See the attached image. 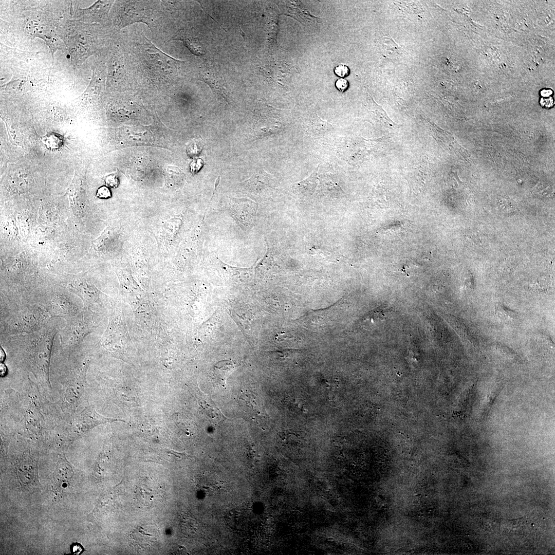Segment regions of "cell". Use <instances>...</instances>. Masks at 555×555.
I'll return each instance as SVG.
<instances>
[{
    "label": "cell",
    "mask_w": 555,
    "mask_h": 555,
    "mask_svg": "<svg viewBox=\"0 0 555 555\" xmlns=\"http://www.w3.org/2000/svg\"><path fill=\"white\" fill-rule=\"evenodd\" d=\"M124 58L130 75L134 76L132 81L160 84L176 81L181 62L164 53L144 35H138L127 44Z\"/></svg>",
    "instance_id": "6da1fadb"
},
{
    "label": "cell",
    "mask_w": 555,
    "mask_h": 555,
    "mask_svg": "<svg viewBox=\"0 0 555 555\" xmlns=\"http://www.w3.org/2000/svg\"><path fill=\"white\" fill-rule=\"evenodd\" d=\"M1 304V337L29 334L40 330L52 318L39 304L23 300Z\"/></svg>",
    "instance_id": "7a4b0ae2"
},
{
    "label": "cell",
    "mask_w": 555,
    "mask_h": 555,
    "mask_svg": "<svg viewBox=\"0 0 555 555\" xmlns=\"http://www.w3.org/2000/svg\"><path fill=\"white\" fill-rule=\"evenodd\" d=\"M160 9L158 1H117L114 5V22L120 29L136 23H144L152 29Z\"/></svg>",
    "instance_id": "3957f363"
},
{
    "label": "cell",
    "mask_w": 555,
    "mask_h": 555,
    "mask_svg": "<svg viewBox=\"0 0 555 555\" xmlns=\"http://www.w3.org/2000/svg\"><path fill=\"white\" fill-rule=\"evenodd\" d=\"M88 308L83 307L75 315L66 318L65 325L59 332L61 347L71 350L82 342L93 327Z\"/></svg>",
    "instance_id": "277c9868"
},
{
    "label": "cell",
    "mask_w": 555,
    "mask_h": 555,
    "mask_svg": "<svg viewBox=\"0 0 555 555\" xmlns=\"http://www.w3.org/2000/svg\"><path fill=\"white\" fill-rule=\"evenodd\" d=\"M35 303L46 309L52 318H66L76 314L83 308L76 300L68 293L52 292Z\"/></svg>",
    "instance_id": "5b68a950"
},
{
    "label": "cell",
    "mask_w": 555,
    "mask_h": 555,
    "mask_svg": "<svg viewBox=\"0 0 555 555\" xmlns=\"http://www.w3.org/2000/svg\"><path fill=\"white\" fill-rule=\"evenodd\" d=\"M71 35L66 43L73 60L76 63L84 61L98 49L99 43L96 36L88 31Z\"/></svg>",
    "instance_id": "8992f818"
},
{
    "label": "cell",
    "mask_w": 555,
    "mask_h": 555,
    "mask_svg": "<svg viewBox=\"0 0 555 555\" xmlns=\"http://www.w3.org/2000/svg\"><path fill=\"white\" fill-rule=\"evenodd\" d=\"M61 284L73 294L82 301L84 307L87 308L97 297V293L92 286L84 278L79 275H64Z\"/></svg>",
    "instance_id": "52a82bcc"
},
{
    "label": "cell",
    "mask_w": 555,
    "mask_h": 555,
    "mask_svg": "<svg viewBox=\"0 0 555 555\" xmlns=\"http://www.w3.org/2000/svg\"><path fill=\"white\" fill-rule=\"evenodd\" d=\"M108 78V81L125 83L132 81L124 57L122 55V53L119 51L115 52L109 61Z\"/></svg>",
    "instance_id": "ba28073f"
},
{
    "label": "cell",
    "mask_w": 555,
    "mask_h": 555,
    "mask_svg": "<svg viewBox=\"0 0 555 555\" xmlns=\"http://www.w3.org/2000/svg\"><path fill=\"white\" fill-rule=\"evenodd\" d=\"M73 474L72 469L68 464H59L52 478V489L55 493L60 494L68 491Z\"/></svg>",
    "instance_id": "9c48e42d"
},
{
    "label": "cell",
    "mask_w": 555,
    "mask_h": 555,
    "mask_svg": "<svg viewBox=\"0 0 555 555\" xmlns=\"http://www.w3.org/2000/svg\"><path fill=\"white\" fill-rule=\"evenodd\" d=\"M114 4L113 1H98L90 7L84 9L83 12L86 21L89 22H100L107 16L109 11Z\"/></svg>",
    "instance_id": "30bf717a"
},
{
    "label": "cell",
    "mask_w": 555,
    "mask_h": 555,
    "mask_svg": "<svg viewBox=\"0 0 555 555\" xmlns=\"http://www.w3.org/2000/svg\"><path fill=\"white\" fill-rule=\"evenodd\" d=\"M231 208L244 224H245L246 216L251 225L253 223L255 212V203L254 201L243 198H233L231 200Z\"/></svg>",
    "instance_id": "8fae6325"
},
{
    "label": "cell",
    "mask_w": 555,
    "mask_h": 555,
    "mask_svg": "<svg viewBox=\"0 0 555 555\" xmlns=\"http://www.w3.org/2000/svg\"><path fill=\"white\" fill-rule=\"evenodd\" d=\"M318 180L319 189L321 194L334 197L342 196V190L335 175L331 173H322L320 174Z\"/></svg>",
    "instance_id": "7c38bea8"
},
{
    "label": "cell",
    "mask_w": 555,
    "mask_h": 555,
    "mask_svg": "<svg viewBox=\"0 0 555 555\" xmlns=\"http://www.w3.org/2000/svg\"><path fill=\"white\" fill-rule=\"evenodd\" d=\"M131 536L138 545L146 547L155 543L158 536V530L155 526H141L134 530Z\"/></svg>",
    "instance_id": "4fadbf2b"
},
{
    "label": "cell",
    "mask_w": 555,
    "mask_h": 555,
    "mask_svg": "<svg viewBox=\"0 0 555 555\" xmlns=\"http://www.w3.org/2000/svg\"><path fill=\"white\" fill-rule=\"evenodd\" d=\"M172 40L182 41L191 52L196 55H201L204 54L202 44L199 39L191 30L180 29L169 41Z\"/></svg>",
    "instance_id": "5bb4252c"
},
{
    "label": "cell",
    "mask_w": 555,
    "mask_h": 555,
    "mask_svg": "<svg viewBox=\"0 0 555 555\" xmlns=\"http://www.w3.org/2000/svg\"><path fill=\"white\" fill-rule=\"evenodd\" d=\"M308 130L317 136H322L333 130L332 124L323 120L317 114L310 117L308 120Z\"/></svg>",
    "instance_id": "9a60e30c"
},
{
    "label": "cell",
    "mask_w": 555,
    "mask_h": 555,
    "mask_svg": "<svg viewBox=\"0 0 555 555\" xmlns=\"http://www.w3.org/2000/svg\"><path fill=\"white\" fill-rule=\"evenodd\" d=\"M199 79L208 84L214 91L222 96L223 98H227L221 79L218 73L212 70H206L199 73Z\"/></svg>",
    "instance_id": "2e32d148"
},
{
    "label": "cell",
    "mask_w": 555,
    "mask_h": 555,
    "mask_svg": "<svg viewBox=\"0 0 555 555\" xmlns=\"http://www.w3.org/2000/svg\"><path fill=\"white\" fill-rule=\"evenodd\" d=\"M319 166L306 178L295 183V189L301 194L309 195L312 194L318 185V172Z\"/></svg>",
    "instance_id": "e0dca14e"
},
{
    "label": "cell",
    "mask_w": 555,
    "mask_h": 555,
    "mask_svg": "<svg viewBox=\"0 0 555 555\" xmlns=\"http://www.w3.org/2000/svg\"><path fill=\"white\" fill-rule=\"evenodd\" d=\"M267 173H257L244 182L245 185L250 190L258 192L267 187L269 183Z\"/></svg>",
    "instance_id": "ac0fdd59"
},
{
    "label": "cell",
    "mask_w": 555,
    "mask_h": 555,
    "mask_svg": "<svg viewBox=\"0 0 555 555\" xmlns=\"http://www.w3.org/2000/svg\"><path fill=\"white\" fill-rule=\"evenodd\" d=\"M233 365L230 361H223L218 362L215 366V374L220 383L224 386L228 375L232 371Z\"/></svg>",
    "instance_id": "d6986e66"
},
{
    "label": "cell",
    "mask_w": 555,
    "mask_h": 555,
    "mask_svg": "<svg viewBox=\"0 0 555 555\" xmlns=\"http://www.w3.org/2000/svg\"><path fill=\"white\" fill-rule=\"evenodd\" d=\"M182 531L188 536H193L197 533L199 529L197 521L191 518L184 519L181 524Z\"/></svg>",
    "instance_id": "ffe728a7"
},
{
    "label": "cell",
    "mask_w": 555,
    "mask_h": 555,
    "mask_svg": "<svg viewBox=\"0 0 555 555\" xmlns=\"http://www.w3.org/2000/svg\"><path fill=\"white\" fill-rule=\"evenodd\" d=\"M496 314L503 319L513 320L516 319L517 315L515 312L506 307L501 304L496 307Z\"/></svg>",
    "instance_id": "44dd1931"
},
{
    "label": "cell",
    "mask_w": 555,
    "mask_h": 555,
    "mask_svg": "<svg viewBox=\"0 0 555 555\" xmlns=\"http://www.w3.org/2000/svg\"><path fill=\"white\" fill-rule=\"evenodd\" d=\"M334 72L338 76L343 78L347 77L349 73V69L345 65L339 64L334 68Z\"/></svg>",
    "instance_id": "7402d4cb"
},
{
    "label": "cell",
    "mask_w": 555,
    "mask_h": 555,
    "mask_svg": "<svg viewBox=\"0 0 555 555\" xmlns=\"http://www.w3.org/2000/svg\"><path fill=\"white\" fill-rule=\"evenodd\" d=\"M335 85L340 91L343 92L347 89L348 82L346 79L341 78L336 82Z\"/></svg>",
    "instance_id": "603a6c76"
},
{
    "label": "cell",
    "mask_w": 555,
    "mask_h": 555,
    "mask_svg": "<svg viewBox=\"0 0 555 555\" xmlns=\"http://www.w3.org/2000/svg\"><path fill=\"white\" fill-rule=\"evenodd\" d=\"M70 549L71 553L77 555L81 554L84 551L82 545L78 543H72L70 545Z\"/></svg>",
    "instance_id": "cb8c5ba5"
},
{
    "label": "cell",
    "mask_w": 555,
    "mask_h": 555,
    "mask_svg": "<svg viewBox=\"0 0 555 555\" xmlns=\"http://www.w3.org/2000/svg\"><path fill=\"white\" fill-rule=\"evenodd\" d=\"M110 192L106 187L100 188L97 192V196L101 198H107L110 196Z\"/></svg>",
    "instance_id": "d4e9b609"
},
{
    "label": "cell",
    "mask_w": 555,
    "mask_h": 555,
    "mask_svg": "<svg viewBox=\"0 0 555 555\" xmlns=\"http://www.w3.org/2000/svg\"><path fill=\"white\" fill-rule=\"evenodd\" d=\"M105 181L107 185L110 187H116L118 186V180L115 175H110L106 177Z\"/></svg>",
    "instance_id": "484cf974"
},
{
    "label": "cell",
    "mask_w": 555,
    "mask_h": 555,
    "mask_svg": "<svg viewBox=\"0 0 555 555\" xmlns=\"http://www.w3.org/2000/svg\"><path fill=\"white\" fill-rule=\"evenodd\" d=\"M199 145L196 143H191L188 145L187 151L189 154H197L200 152V147L198 146Z\"/></svg>",
    "instance_id": "4316f807"
},
{
    "label": "cell",
    "mask_w": 555,
    "mask_h": 555,
    "mask_svg": "<svg viewBox=\"0 0 555 555\" xmlns=\"http://www.w3.org/2000/svg\"><path fill=\"white\" fill-rule=\"evenodd\" d=\"M540 103L542 106L545 107H550L553 104V100L552 97H549L548 99L542 98L540 101Z\"/></svg>",
    "instance_id": "83f0119b"
},
{
    "label": "cell",
    "mask_w": 555,
    "mask_h": 555,
    "mask_svg": "<svg viewBox=\"0 0 555 555\" xmlns=\"http://www.w3.org/2000/svg\"><path fill=\"white\" fill-rule=\"evenodd\" d=\"M7 373V366L3 363L1 362L0 365V374L1 377L5 376Z\"/></svg>",
    "instance_id": "f1b7e54d"
},
{
    "label": "cell",
    "mask_w": 555,
    "mask_h": 555,
    "mask_svg": "<svg viewBox=\"0 0 555 555\" xmlns=\"http://www.w3.org/2000/svg\"><path fill=\"white\" fill-rule=\"evenodd\" d=\"M552 94V91L551 89H543L541 91V94L543 97H548Z\"/></svg>",
    "instance_id": "f546056e"
},
{
    "label": "cell",
    "mask_w": 555,
    "mask_h": 555,
    "mask_svg": "<svg viewBox=\"0 0 555 555\" xmlns=\"http://www.w3.org/2000/svg\"><path fill=\"white\" fill-rule=\"evenodd\" d=\"M6 358V354L4 349L1 346V362H3Z\"/></svg>",
    "instance_id": "4dcf8cb0"
}]
</instances>
